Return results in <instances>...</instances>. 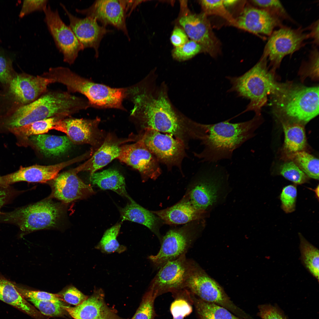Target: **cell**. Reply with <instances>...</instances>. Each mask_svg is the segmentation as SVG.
Here are the masks:
<instances>
[{
	"mask_svg": "<svg viewBox=\"0 0 319 319\" xmlns=\"http://www.w3.org/2000/svg\"><path fill=\"white\" fill-rule=\"evenodd\" d=\"M260 115L255 114L250 120L235 123L229 120L208 124L194 122L193 139L200 141L204 147L195 156L203 162L230 159L234 150L254 136L260 123Z\"/></svg>",
	"mask_w": 319,
	"mask_h": 319,
	"instance_id": "cell-1",
	"label": "cell"
},
{
	"mask_svg": "<svg viewBox=\"0 0 319 319\" xmlns=\"http://www.w3.org/2000/svg\"><path fill=\"white\" fill-rule=\"evenodd\" d=\"M158 92L154 94L138 87L133 89L130 94L134 106L131 115L139 120L143 129L170 134L185 142L191 137V121L178 115L165 93Z\"/></svg>",
	"mask_w": 319,
	"mask_h": 319,
	"instance_id": "cell-2",
	"label": "cell"
},
{
	"mask_svg": "<svg viewBox=\"0 0 319 319\" xmlns=\"http://www.w3.org/2000/svg\"><path fill=\"white\" fill-rule=\"evenodd\" d=\"M88 101L67 91L48 90L34 101L4 119L6 131L56 116L67 118L90 107Z\"/></svg>",
	"mask_w": 319,
	"mask_h": 319,
	"instance_id": "cell-3",
	"label": "cell"
},
{
	"mask_svg": "<svg viewBox=\"0 0 319 319\" xmlns=\"http://www.w3.org/2000/svg\"><path fill=\"white\" fill-rule=\"evenodd\" d=\"M270 95L274 112L286 122L303 125L318 115V86L276 82Z\"/></svg>",
	"mask_w": 319,
	"mask_h": 319,
	"instance_id": "cell-4",
	"label": "cell"
},
{
	"mask_svg": "<svg viewBox=\"0 0 319 319\" xmlns=\"http://www.w3.org/2000/svg\"><path fill=\"white\" fill-rule=\"evenodd\" d=\"M50 76L53 83L66 86L68 92L84 95L91 106L124 109L122 102L126 97L127 88H111L95 83L63 66L53 68Z\"/></svg>",
	"mask_w": 319,
	"mask_h": 319,
	"instance_id": "cell-5",
	"label": "cell"
},
{
	"mask_svg": "<svg viewBox=\"0 0 319 319\" xmlns=\"http://www.w3.org/2000/svg\"><path fill=\"white\" fill-rule=\"evenodd\" d=\"M65 213L64 204L48 198L7 212H0V223H9L19 229V237L39 230L58 227Z\"/></svg>",
	"mask_w": 319,
	"mask_h": 319,
	"instance_id": "cell-6",
	"label": "cell"
},
{
	"mask_svg": "<svg viewBox=\"0 0 319 319\" xmlns=\"http://www.w3.org/2000/svg\"><path fill=\"white\" fill-rule=\"evenodd\" d=\"M267 61V57L263 55L259 61L242 75L227 77L232 85L229 92H235L238 96L250 100L244 112L253 111L256 114H260L268 96L275 87L276 82L273 71L268 70Z\"/></svg>",
	"mask_w": 319,
	"mask_h": 319,
	"instance_id": "cell-7",
	"label": "cell"
},
{
	"mask_svg": "<svg viewBox=\"0 0 319 319\" xmlns=\"http://www.w3.org/2000/svg\"><path fill=\"white\" fill-rule=\"evenodd\" d=\"M186 288L200 299L222 307L240 318L245 319L247 316L231 300L222 287L193 260Z\"/></svg>",
	"mask_w": 319,
	"mask_h": 319,
	"instance_id": "cell-8",
	"label": "cell"
},
{
	"mask_svg": "<svg viewBox=\"0 0 319 319\" xmlns=\"http://www.w3.org/2000/svg\"><path fill=\"white\" fill-rule=\"evenodd\" d=\"M196 222V220L170 230L162 237L158 252L148 257L155 267L159 269L168 262L185 255L198 234L199 229Z\"/></svg>",
	"mask_w": 319,
	"mask_h": 319,
	"instance_id": "cell-9",
	"label": "cell"
},
{
	"mask_svg": "<svg viewBox=\"0 0 319 319\" xmlns=\"http://www.w3.org/2000/svg\"><path fill=\"white\" fill-rule=\"evenodd\" d=\"M167 134L150 129H144L139 136L159 162L168 168L173 166L181 168L186 155L185 144L181 139Z\"/></svg>",
	"mask_w": 319,
	"mask_h": 319,
	"instance_id": "cell-10",
	"label": "cell"
},
{
	"mask_svg": "<svg viewBox=\"0 0 319 319\" xmlns=\"http://www.w3.org/2000/svg\"><path fill=\"white\" fill-rule=\"evenodd\" d=\"M265 46L263 55L273 66L272 71L279 67L283 58L292 54L302 47L308 34L300 29H295L284 26L274 31Z\"/></svg>",
	"mask_w": 319,
	"mask_h": 319,
	"instance_id": "cell-11",
	"label": "cell"
},
{
	"mask_svg": "<svg viewBox=\"0 0 319 319\" xmlns=\"http://www.w3.org/2000/svg\"><path fill=\"white\" fill-rule=\"evenodd\" d=\"M44 21L56 47L63 55L64 61L71 65L79 52L84 49L74 32L62 21L57 9L48 5L43 11Z\"/></svg>",
	"mask_w": 319,
	"mask_h": 319,
	"instance_id": "cell-12",
	"label": "cell"
},
{
	"mask_svg": "<svg viewBox=\"0 0 319 319\" xmlns=\"http://www.w3.org/2000/svg\"><path fill=\"white\" fill-rule=\"evenodd\" d=\"M192 260L183 255L176 260L168 262L159 269L152 280L149 289L157 297L163 293H172L186 288Z\"/></svg>",
	"mask_w": 319,
	"mask_h": 319,
	"instance_id": "cell-13",
	"label": "cell"
},
{
	"mask_svg": "<svg viewBox=\"0 0 319 319\" xmlns=\"http://www.w3.org/2000/svg\"><path fill=\"white\" fill-rule=\"evenodd\" d=\"M117 158L138 170L144 182L156 180L162 172L159 162L139 138L134 143L122 145Z\"/></svg>",
	"mask_w": 319,
	"mask_h": 319,
	"instance_id": "cell-14",
	"label": "cell"
},
{
	"mask_svg": "<svg viewBox=\"0 0 319 319\" xmlns=\"http://www.w3.org/2000/svg\"><path fill=\"white\" fill-rule=\"evenodd\" d=\"M184 196L196 209L204 213L217 203L223 185V177L209 173L198 179Z\"/></svg>",
	"mask_w": 319,
	"mask_h": 319,
	"instance_id": "cell-15",
	"label": "cell"
},
{
	"mask_svg": "<svg viewBox=\"0 0 319 319\" xmlns=\"http://www.w3.org/2000/svg\"><path fill=\"white\" fill-rule=\"evenodd\" d=\"M179 22L191 40L198 43L204 51L215 56L218 51L219 43L207 15L204 13L196 14L186 11L180 17Z\"/></svg>",
	"mask_w": 319,
	"mask_h": 319,
	"instance_id": "cell-16",
	"label": "cell"
},
{
	"mask_svg": "<svg viewBox=\"0 0 319 319\" xmlns=\"http://www.w3.org/2000/svg\"><path fill=\"white\" fill-rule=\"evenodd\" d=\"M76 168L58 174L51 183L52 193L48 198L64 204L87 198L95 193L90 185L87 184L77 175Z\"/></svg>",
	"mask_w": 319,
	"mask_h": 319,
	"instance_id": "cell-17",
	"label": "cell"
},
{
	"mask_svg": "<svg viewBox=\"0 0 319 319\" xmlns=\"http://www.w3.org/2000/svg\"><path fill=\"white\" fill-rule=\"evenodd\" d=\"M100 121L98 118L89 120L67 117L57 122L52 129L65 133L72 142L101 145L105 137L98 128Z\"/></svg>",
	"mask_w": 319,
	"mask_h": 319,
	"instance_id": "cell-18",
	"label": "cell"
},
{
	"mask_svg": "<svg viewBox=\"0 0 319 319\" xmlns=\"http://www.w3.org/2000/svg\"><path fill=\"white\" fill-rule=\"evenodd\" d=\"M76 12L122 31L130 40L126 24L127 17L119 0H96L88 8L76 9Z\"/></svg>",
	"mask_w": 319,
	"mask_h": 319,
	"instance_id": "cell-19",
	"label": "cell"
},
{
	"mask_svg": "<svg viewBox=\"0 0 319 319\" xmlns=\"http://www.w3.org/2000/svg\"><path fill=\"white\" fill-rule=\"evenodd\" d=\"M76 158L67 161L50 165H35L27 167L21 166L17 171L1 176L0 185L9 186L20 181L30 183H46L54 179L64 167L78 161Z\"/></svg>",
	"mask_w": 319,
	"mask_h": 319,
	"instance_id": "cell-20",
	"label": "cell"
},
{
	"mask_svg": "<svg viewBox=\"0 0 319 319\" xmlns=\"http://www.w3.org/2000/svg\"><path fill=\"white\" fill-rule=\"evenodd\" d=\"M60 5L68 17L69 27L84 49L93 48L95 51V56L98 57V48L102 38L106 34L113 31L100 25L96 20L92 18L78 17L68 11L63 4L61 3Z\"/></svg>",
	"mask_w": 319,
	"mask_h": 319,
	"instance_id": "cell-21",
	"label": "cell"
},
{
	"mask_svg": "<svg viewBox=\"0 0 319 319\" xmlns=\"http://www.w3.org/2000/svg\"><path fill=\"white\" fill-rule=\"evenodd\" d=\"M280 18L265 9L248 7L236 20L238 28L255 34L269 36L275 28L281 26Z\"/></svg>",
	"mask_w": 319,
	"mask_h": 319,
	"instance_id": "cell-22",
	"label": "cell"
},
{
	"mask_svg": "<svg viewBox=\"0 0 319 319\" xmlns=\"http://www.w3.org/2000/svg\"><path fill=\"white\" fill-rule=\"evenodd\" d=\"M51 83L50 79L41 75L20 74L11 80L9 90L15 99L24 105L40 97Z\"/></svg>",
	"mask_w": 319,
	"mask_h": 319,
	"instance_id": "cell-23",
	"label": "cell"
},
{
	"mask_svg": "<svg viewBox=\"0 0 319 319\" xmlns=\"http://www.w3.org/2000/svg\"><path fill=\"white\" fill-rule=\"evenodd\" d=\"M101 289L95 290L89 297L78 305H64L63 309L75 319H118L106 304Z\"/></svg>",
	"mask_w": 319,
	"mask_h": 319,
	"instance_id": "cell-24",
	"label": "cell"
},
{
	"mask_svg": "<svg viewBox=\"0 0 319 319\" xmlns=\"http://www.w3.org/2000/svg\"><path fill=\"white\" fill-rule=\"evenodd\" d=\"M134 140L131 139H120L113 135L108 134L92 157L78 167L79 171H88L90 173V176H91L97 171L118 158L120 153L121 144Z\"/></svg>",
	"mask_w": 319,
	"mask_h": 319,
	"instance_id": "cell-25",
	"label": "cell"
},
{
	"mask_svg": "<svg viewBox=\"0 0 319 319\" xmlns=\"http://www.w3.org/2000/svg\"><path fill=\"white\" fill-rule=\"evenodd\" d=\"M163 223L169 225L187 224L198 220L202 212L195 208L185 197L174 205L158 211H151Z\"/></svg>",
	"mask_w": 319,
	"mask_h": 319,
	"instance_id": "cell-26",
	"label": "cell"
},
{
	"mask_svg": "<svg viewBox=\"0 0 319 319\" xmlns=\"http://www.w3.org/2000/svg\"><path fill=\"white\" fill-rule=\"evenodd\" d=\"M119 211L122 221L128 220L143 225L148 228L161 240L160 228L162 221L157 216L136 203L129 202Z\"/></svg>",
	"mask_w": 319,
	"mask_h": 319,
	"instance_id": "cell-27",
	"label": "cell"
},
{
	"mask_svg": "<svg viewBox=\"0 0 319 319\" xmlns=\"http://www.w3.org/2000/svg\"><path fill=\"white\" fill-rule=\"evenodd\" d=\"M32 144L47 157H56L65 153L71 147L72 142L67 136L42 134L29 137L25 144Z\"/></svg>",
	"mask_w": 319,
	"mask_h": 319,
	"instance_id": "cell-28",
	"label": "cell"
},
{
	"mask_svg": "<svg viewBox=\"0 0 319 319\" xmlns=\"http://www.w3.org/2000/svg\"><path fill=\"white\" fill-rule=\"evenodd\" d=\"M0 300L30 316L38 319L40 313L18 292L14 283L0 273Z\"/></svg>",
	"mask_w": 319,
	"mask_h": 319,
	"instance_id": "cell-29",
	"label": "cell"
},
{
	"mask_svg": "<svg viewBox=\"0 0 319 319\" xmlns=\"http://www.w3.org/2000/svg\"><path fill=\"white\" fill-rule=\"evenodd\" d=\"M90 180L93 184L101 189L111 190L126 197L129 201L133 200L126 191L124 177L116 170L108 169L95 172L90 176Z\"/></svg>",
	"mask_w": 319,
	"mask_h": 319,
	"instance_id": "cell-30",
	"label": "cell"
},
{
	"mask_svg": "<svg viewBox=\"0 0 319 319\" xmlns=\"http://www.w3.org/2000/svg\"><path fill=\"white\" fill-rule=\"evenodd\" d=\"M66 118L56 116L36 121L31 123L9 130V133L14 135L17 144L19 146H25L28 138L32 136L44 134L52 129L58 121Z\"/></svg>",
	"mask_w": 319,
	"mask_h": 319,
	"instance_id": "cell-31",
	"label": "cell"
},
{
	"mask_svg": "<svg viewBox=\"0 0 319 319\" xmlns=\"http://www.w3.org/2000/svg\"><path fill=\"white\" fill-rule=\"evenodd\" d=\"M282 123L284 134V149L287 155L304 151L307 144L303 125L286 121Z\"/></svg>",
	"mask_w": 319,
	"mask_h": 319,
	"instance_id": "cell-32",
	"label": "cell"
},
{
	"mask_svg": "<svg viewBox=\"0 0 319 319\" xmlns=\"http://www.w3.org/2000/svg\"><path fill=\"white\" fill-rule=\"evenodd\" d=\"M191 293L193 304L200 319H243L222 307L204 301Z\"/></svg>",
	"mask_w": 319,
	"mask_h": 319,
	"instance_id": "cell-33",
	"label": "cell"
},
{
	"mask_svg": "<svg viewBox=\"0 0 319 319\" xmlns=\"http://www.w3.org/2000/svg\"><path fill=\"white\" fill-rule=\"evenodd\" d=\"M300 250L302 262L308 271L319 280V252L318 249L307 241L300 233Z\"/></svg>",
	"mask_w": 319,
	"mask_h": 319,
	"instance_id": "cell-34",
	"label": "cell"
},
{
	"mask_svg": "<svg viewBox=\"0 0 319 319\" xmlns=\"http://www.w3.org/2000/svg\"><path fill=\"white\" fill-rule=\"evenodd\" d=\"M121 225L120 223L107 229L95 248L106 254L114 253H121L126 251V247L120 244L117 239Z\"/></svg>",
	"mask_w": 319,
	"mask_h": 319,
	"instance_id": "cell-35",
	"label": "cell"
},
{
	"mask_svg": "<svg viewBox=\"0 0 319 319\" xmlns=\"http://www.w3.org/2000/svg\"><path fill=\"white\" fill-rule=\"evenodd\" d=\"M172 294L175 298L170 308L173 319H184L192 311L191 293L185 288Z\"/></svg>",
	"mask_w": 319,
	"mask_h": 319,
	"instance_id": "cell-36",
	"label": "cell"
},
{
	"mask_svg": "<svg viewBox=\"0 0 319 319\" xmlns=\"http://www.w3.org/2000/svg\"><path fill=\"white\" fill-rule=\"evenodd\" d=\"M308 177L319 179V160L305 151L288 156Z\"/></svg>",
	"mask_w": 319,
	"mask_h": 319,
	"instance_id": "cell-37",
	"label": "cell"
},
{
	"mask_svg": "<svg viewBox=\"0 0 319 319\" xmlns=\"http://www.w3.org/2000/svg\"><path fill=\"white\" fill-rule=\"evenodd\" d=\"M200 4L206 15H216L225 19L232 25L237 27L236 20L234 19L224 5L222 0H203Z\"/></svg>",
	"mask_w": 319,
	"mask_h": 319,
	"instance_id": "cell-38",
	"label": "cell"
},
{
	"mask_svg": "<svg viewBox=\"0 0 319 319\" xmlns=\"http://www.w3.org/2000/svg\"><path fill=\"white\" fill-rule=\"evenodd\" d=\"M157 297L148 289L142 298L141 302L131 319H154L156 316L154 303Z\"/></svg>",
	"mask_w": 319,
	"mask_h": 319,
	"instance_id": "cell-39",
	"label": "cell"
},
{
	"mask_svg": "<svg viewBox=\"0 0 319 319\" xmlns=\"http://www.w3.org/2000/svg\"><path fill=\"white\" fill-rule=\"evenodd\" d=\"M281 175L294 183L301 184L308 182V177L292 161H287L281 166Z\"/></svg>",
	"mask_w": 319,
	"mask_h": 319,
	"instance_id": "cell-40",
	"label": "cell"
},
{
	"mask_svg": "<svg viewBox=\"0 0 319 319\" xmlns=\"http://www.w3.org/2000/svg\"><path fill=\"white\" fill-rule=\"evenodd\" d=\"M31 302L42 314L51 317H60L64 315L66 312L63 308L65 305L62 301L53 302L50 301H42L32 299H27Z\"/></svg>",
	"mask_w": 319,
	"mask_h": 319,
	"instance_id": "cell-41",
	"label": "cell"
},
{
	"mask_svg": "<svg viewBox=\"0 0 319 319\" xmlns=\"http://www.w3.org/2000/svg\"><path fill=\"white\" fill-rule=\"evenodd\" d=\"M202 50L201 46L198 43L191 40L181 46L175 47L172 50V55L175 59L184 61L192 58Z\"/></svg>",
	"mask_w": 319,
	"mask_h": 319,
	"instance_id": "cell-42",
	"label": "cell"
},
{
	"mask_svg": "<svg viewBox=\"0 0 319 319\" xmlns=\"http://www.w3.org/2000/svg\"><path fill=\"white\" fill-rule=\"evenodd\" d=\"M297 195L295 185H290L283 188L280 198L281 209L285 213H292L295 210Z\"/></svg>",
	"mask_w": 319,
	"mask_h": 319,
	"instance_id": "cell-43",
	"label": "cell"
},
{
	"mask_svg": "<svg viewBox=\"0 0 319 319\" xmlns=\"http://www.w3.org/2000/svg\"><path fill=\"white\" fill-rule=\"evenodd\" d=\"M18 292L25 299H32L42 301L58 302L63 300L57 294H53L43 291L30 290L21 288L14 283Z\"/></svg>",
	"mask_w": 319,
	"mask_h": 319,
	"instance_id": "cell-44",
	"label": "cell"
},
{
	"mask_svg": "<svg viewBox=\"0 0 319 319\" xmlns=\"http://www.w3.org/2000/svg\"><path fill=\"white\" fill-rule=\"evenodd\" d=\"M252 3L259 8L268 11L280 18H288L286 11L280 1L277 0H254Z\"/></svg>",
	"mask_w": 319,
	"mask_h": 319,
	"instance_id": "cell-45",
	"label": "cell"
},
{
	"mask_svg": "<svg viewBox=\"0 0 319 319\" xmlns=\"http://www.w3.org/2000/svg\"><path fill=\"white\" fill-rule=\"evenodd\" d=\"M57 294L63 300L76 306L79 305L88 298L87 296L73 286L67 287Z\"/></svg>",
	"mask_w": 319,
	"mask_h": 319,
	"instance_id": "cell-46",
	"label": "cell"
},
{
	"mask_svg": "<svg viewBox=\"0 0 319 319\" xmlns=\"http://www.w3.org/2000/svg\"><path fill=\"white\" fill-rule=\"evenodd\" d=\"M319 52L315 48L311 52L308 62L302 69L303 78L309 77L314 79H318Z\"/></svg>",
	"mask_w": 319,
	"mask_h": 319,
	"instance_id": "cell-47",
	"label": "cell"
},
{
	"mask_svg": "<svg viewBox=\"0 0 319 319\" xmlns=\"http://www.w3.org/2000/svg\"><path fill=\"white\" fill-rule=\"evenodd\" d=\"M48 0H25L23 1L19 17H22L36 11H43L47 7Z\"/></svg>",
	"mask_w": 319,
	"mask_h": 319,
	"instance_id": "cell-48",
	"label": "cell"
},
{
	"mask_svg": "<svg viewBox=\"0 0 319 319\" xmlns=\"http://www.w3.org/2000/svg\"><path fill=\"white\" fill-rule=\"evenodd\" d=\"M258 308V315L262 319H286L279 310L271 305H260Z\"/></svg>",
	"mask_w": 319,
	"mask_h": 319,
	"instance_id": "cell-49",
	"label": "cell"
},
{
	"mask_svg": "<svg viewBox=\"0 0 319 319\" xmlns=\"http://www.w3.org/2000/svg\"><path fill=\"white\" fill-rule=\"evenodd\" d=\"M0 52V81L6 84L11 79V64L10 60Z\"/></svg>",
	"mask_w": 319,
	"mask_h": 319,
	"instance_id": "cell-50",
	"label": "cell"
},
{
	"mask_svg": "<svg viewBox=\"0 0 319 319\" xmlns=\"http://www.w3.org/2000/svg\"><path fill=\"white\" fill-rule=\"evenodd\" d=\"M22 192L14 189L10 186H0V212L3 206L9 203Z\"/></svg>",
	"mask_w": 319,
	"mask_h": 319,
	"instance_id": "cell-51",
	"label": "cell"
},
{
	"mask_svg": "<svg viewBox=\"0 0 319 319\" xmlns=\"http://www.w3.org/2000/svg\"><path fill=\"white\" fill-rule=\"evenodd\" d=\"M170 39L172 43L175 47L181 46L189 40L188 37L185 31L178 27L173 30Z\"/></svg>",
	"mask_w": 319,
	"mask_h": 319,
	"instance_id": "cell-52",
	"label": "cell"
},
{
	"mask_svg": "<svg viewBox=\"0 0 319 319\" xmlns=\"http://www.w3.org/2000/svg\"><path fill=\"white\" fill-rule=\"evenodd\" d=\"M119 1L126 14V17L129 16L136 6L142 2L141 1L121 0Z\"/></svg>",
	"mask_w": 319,
	"mask_h": 319,
	"instance_id": "cell-53",
	"label": "cell"
},
{
	"mask_svg": "<svg viewBox=\"0 0 319 319\" xmlns=\"http://www.w3.org/2000/svg\"><path fill=\"white\" fill-rule=\"evenodd\" d=\"M310 32L308 34L309 38H312L314 43L318 45L319 44V21L318 20L313 23L309 28Z\"/></svg>",
	"mask_w": 319,
	"mask_h": 319,
	"instance_id": "cell-54",
	"label": "cell"
},
{
	"mask_svg": "<svg viewBox=\"0 0 319 319\" xmlns=\"http://www.w3.org/2000/svg\"><path fill=\"white\" fill-rule=\"evenodd\" d=\"M239 1L237 0H222L223 4L226 8L227 7H229L234 6V5H235Z\"/></svg>",
	"mask_w": 319,
	"mask_h": 319,
	"instance_id": "cell-55",
	"label": "cell"
},
{
	"mask_svg": "<svg viewBox=\"0 0 319 319\" xmlns=\"http://www.w3.org/2000/svg\"><path fill=\"white\" fill-rule=\"evenodd\" d=\"M315 192L316 196L318 199L319 197V185H318L317 187L314 190L313 189Z\"/></svg>",
	"mask_w": 319,
	"mask_h": 319,
	"instance_id": "cell-56",
	"label": "cell"
},
{
	"mask_svg": "<svg viewBox=\"0 0 319 319\" xmlns=\"http://www.w3.org/2000/svg\"><path fill=\"white\" fill-rule=\"evenodd\" d=\"M1 176L0 175V178Z\"/></svg>",
	"mask_w": 319,
	"mask_h": 319,
	"instance_id": "cell-57",
	"label": "cell"
}]
</instances>
